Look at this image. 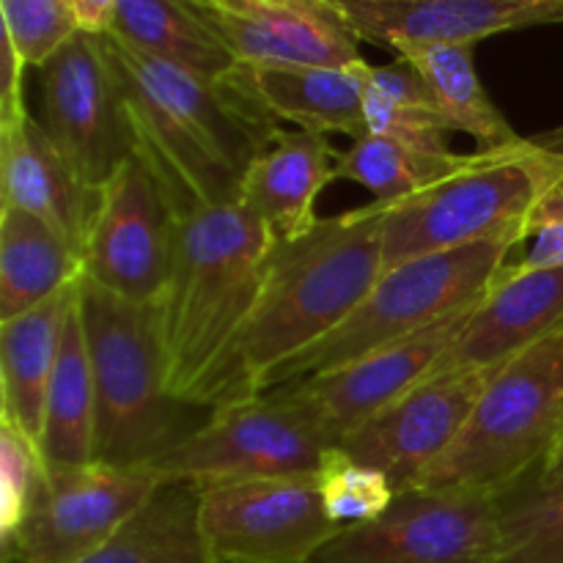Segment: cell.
I'll return each mask as SVG.
<instances>
[{
	"label": "cell",
	"mask_w": 563,
	"mask_h": 563,
	"mask_svg": "<svg viewBox=\"0 0 563 563\" xmlns=\"http://www.w3.org/2000/svg\"><path fill=\"white\" fill-rule=\"evenodd\" d=\"M388 207L372 201L275 242L251 313L192 390L190 405L212 412L256 399L284 363L333 333L383 275Z\"/></svg>",
	"instance_id": "cell-1"
},
{
	"label": "cell",
	"mask_w": 563,
	"mask_h": 563,
	"mask_svg": "<svg viewBox=\"0 0 563 563\" xmlns=\"http://www.w3.org/2000/svg\"><path fill=\"white\" fill-rule=\"evenodd\" d=\"M124 91L135 154L152 168L174 214L240 201L253 159L280 132L229 75L207 80L102 33Z\"/></svg>",
	"instance_id": "cell-2"
},
{
	"label": "cell",
	"mask_w": 563,
	"mask_h": 563,
	"mask_svg": "<svg viewBox=\"0 0 563 563\" xmlns=\"http://www.w3.org/2000/svg\"><path fill=\"white\" fill-rule=\"evenodd\" d=\"M275 236L242 201L176 218L174 264L159 308L168 388L190 401L251 313Z\"/></svg>",
	"instance_id": "cell-3"
},
{
	"label": "cell",
	"mask_w": 563,
	"mask_h": 563,
	"mask_svg": "<svg viewBox=\"0 0 563 563\" xmlns=\"http://www.w3.org/2000/svg\"><path fill=\"white\" fill-rule=\"evenodd\" d=\"M80 319L97 390L93 462L154 467L190 438L209 410L168 388L159 308L80 278Z\"/></svg>",
	"instance_id": "cell-4"
},
{
	"label": "cell",
	"mask_w": 563,
	"mask_h": 563,
	"mask_svg": "<svg viewBox=\"0 0 563 563\" xmlns=\"http://www.w3.org/2000/svg\"><path fill=\"white\" fill-rule=\"evenodd\" d=\"M563 170V152L542 135L467 154L449 179L394 203L383 223V273L412 258L498 240H526L539 198Z\"/></svg>",
	"instance_id": "cell-5"
},
{
	"label": "cell",
	"mask_w": 563,
	"mask_h": 563,
	"mask_svg": "<svg viewBox=\"0 0 563 563\" xmlns=\"http://www.w3.org/2000/svg\"><path fill=\"white\" fill-rule=\"evenodd\" d=\"M563 438V330L493 372L465 429L418 487L506 495Z\"/></svg>",
	"instance_id": "cell-6"
},
{
	"label": "cell",
	"mask_w": 563,
	"mask_h": 563,
	"mask_svg": "<svg viewBox=\"0 0 563 563\" xmlns=\"http://www.w3.org/2000/svg\"><path fill=\"white\" fill-rule=\"evenodd\" d=\"M522 242L498 240L412 258L385 269L355 311L311 350L300 352L269 377L267 390L335 372L368 352L407 339L460 308L471 306L509 264Z\"/></svg>",
	"instance_id": "cell-7"
},
{
	"label": "cell",
	"mask_w": 563,
	"mask_h": 563,
	"mask_svg": "<svg viewBox=\"0 0 563 563\" xmlns=\"http://www.w3.org/2000/svg\"><path fill=\"white\" fill-rule=\"evenodd\" d=\"M330 443L284 388L218 407L152 467L159 482L196 487L251 478L317 476Z\"/></svg>",
	"instance_id": "cell-8"
},
{
	"label": "cell",
	"mask_w": 563,
	"mask_h": 563,
	"mask_svg": "<svg viewBox=\"0 0 563 563\" xmlns=\"http://www.w3.org/2000/svg\"><path fill=\"white\" fill-rule=\"evenodd\" d=\"M308 563H500V495L405 489L379 520L341 531Z\"/></svg>",
	"instance_id": "cell-9"
},
{
	"label": "cell",
	"mask_w": 563,
	"mask_h": 563,
	"mask_svg": "<svg viewBox=\"0 0 563 563\" xmlns=\"http://www.w3.org/2000/svg\"><path fill=\"white\" fill-rule=\"evenodd\" d=\"M198 493L212 563H308L341 533L324 511L317 476L220 482Z\"/></svg>",
	"instance_id": "cell-10"
},
{
	"label": "cell",
	"mask_w": 563,
	"mask_h": 563,
	"mask_svg": "<svg viewBox=\"0 0 563 563\" xmlns=\"http://www.w3.org/2000/svg\"><path fill=\"white\" fill-rule=\"evenodd\" d=\"M174 240V207L152 168L132 154L99 192L82 278L124 300L157 306L168 289Z\"/></svg>",
	"instance_id": "cell-11"
},
{
	"label": "cell",
	"mask_w": 563,
	"mask_h": 563,
	"mask_svg": "<svg viewBox=\"0 0 563 563\" xmlns=\"http://www.w3.org/2000/svg\"><path fill=\"white\" fill-rule=\"evenodd\" d=\"M44 130L77 174L102 187L135 154L124 91L102 33H75L42 66Z\"/></svg>",
	"instance_id": "cell-12"
},
{
	"label": "cell",
	"mask_w": 563,
	"mask_h": 563,
	"mask_svg": "<svg viewBox=\"0 0 563 563\" xmlns=\"http://www.w3.org/2000/svg\"><path fill=\"white\" fill-rule=\"evenodd\" d=\"M495 368H451L429 374L366 423L339 449L390 478L396 493L421 484L465 429Z\"/></svg>",
	"instance_id": "cell-13"
},
{
	"label": "cell",
	"mask_w": 563,
	"mask_h": 563,
	"mask_svg": "<svg viewBox=\"0 0 563 563\" xmlns=\"http://www.w3.org/2000/svg\"><path fill=\"white\" fill-rule=\"evenodd\" d=\"M159 487L152 467L108 462L49 471V482L14 544L27 563H77L102 548ZM3 550V553H9Z\"/></svg>",
	"instance_id": "cell-14"
},
{
	"label": "cell",
	"mask_w": 563,
	"mask_h": 563,
	"mask_svg": "<svg viewBox=\"0 0 563 563\" xmlns=\"http://www.w3.org/2000/svg\"><path fill=\"white\" fill-rule=\"evenodd\" d=\"M471 306L460 308L451 317L394 341L388 346L368 352L335 372L317 374V377L297 379V383L280 385L291 396L297 407L317 423L330 449H339L341 440L366 423L374 412L388 407L418 383L438 372L440 361L460 330L465 328Z\"/></svg>",
	"instance_id": "cell-15"
},
{
	"label": "cell",
	"mask_w": 563,
	"mask_h": 563,
	"mask_svg": "<svg viewBox=\"0 0 563 563\" xmlns=\"http://www.w3.org/2000/svg\"><path fill=\"white\" fill-rule=\"evenodd\" d=\"M236 64L350 66L361 58L344 0H181Z\"/></svg>",
	"instance_id": "cell-16"
},
{
	"label": "cell",
	"mask_w": 563,
	"mask_h": 563,
	"mask_svg": "<svg viewBox=\"0 0 563 563\" xmlns=\"http://www.w3.org/2000/svg\"><path fill=\"white\" fill-rule=\"evenodd\" d=\"M563 330V264L509 262L473 302L438 372L498 368Z\"/></svg>",
	"instance_id": "cell-17"
},
{
	"label": "cell",
	"mask_w": 563,
	"mask_h": 563,
	"mask_svg": "<svg viewBox=\"0 0 563 563\" xmlns=\"http://www.w3.org/2000/svg\"><path fill=\"white\" fill-rule=\"evenodd\" d=\"M344 9L361 42L396 55L563 22V0H344Z\"/></svg>",
	"instance_id": "cell-18"
},
{
	"label": "cell",
	"mask_w": 563,
	"mask_h": 563,
	"mask_svg": "<svg viewBox=\"0 0 563 563\" xmlns=\"http://www.w3.org/2000/svg\"><path fill=\"white\" fill-rule=\"evenodd\" d=\"M99 192L77 174L31 113L0 124V207L22 209L53 225L82 256Z\"/></svg>",
	"instance_id": "cell-19"
},
{
	"label": "cell",
	"mask_w": 563,
	"mask_h": 563,
	"mask_svg": "<svg viewBox=\"0 0 563 563\" xmlns=\"http://www.w3.org/2000/svg\"><path fill=\"white\" fill-rule=\"evenodd\" d=\"M366 60L350 66H253L236 64L231 80L245 88L275 121H289L319 135H366Z\"/></svg>",
	"instance_id": "cell-20"
},
{
	"label": "cell",
	"mask_w": 563,
	"mask_h": 563,
	"mask_svg": "<svg viewBox=\"0 0 563 563\" xmlns=\"http://www.w3.org/2000/svg\"><path fill=\"white\" fill-rule=\"evenodd\" d=\"M335 157L328 135L280 130L247 168L240 201L275 240H295L319 223L317 201L335 179Z\"/></svg>",
	"instance_id": "cell-21"
},
{
	"label": "cell",
	"mask_w": 563,
	"mask_h": 563,
	"mask_svg": "<svg viewBox=\"0 0 563 563\" xmlns=\"http://www.w3.org/2000/svg\"><path fill=\"white\" fill-rule=\"evenodd\" d=\"M80 295V280L42 306L0 322V396L3 423L42 449L44 410L60 341Z\"/></svg>",
	"instance_id": "cell-22"
},
{
	"label": "cell",
	"mask_w": 563,
	"mask_h": 563,
	"mask_svg": "<svg viewBox=\"0 0 563 563\" xmlns=\"http://www.w3.org/2000/svg\"><path fill=\"white\" fill-rule=\"evenodd\" d=\"M80 278V251L53 225L0 207V322L42 306Z\"/></svg>",
	"instance_id": "cell-23"
},
{
	"label": "cell",
	"mask_w": 563,
	"mask_h": 563,
	"mask_svg": "<svg viewBox=\"0 0 563 563\" xmlns=\"http://www.w3.org/2000/svg\"><path fill=\"white\" fill-rule=\"evenodd\" d=\"M198 506L196 484L159 482L152 498L102 548L77 563H212Z\"/></svg>",
	"instance_id": "cell-24"
},
{
	"label": "cell",
	"mask_w": 563,
	"mask_h": 563,
	"mask_svg": "<svg viewBox=\"0 0 563 563\" xmlns=\"http://www.w3.org/2000/svg\"><path fill=\"white\" fill-rule=\"evenodd\" d=\"M93 443H97V390H93L91 357H88L80 302H77L66 324L53 383H49L42 456L49 471L88 465L93 462Z\"/></svg>",
	"instance_id": "cell-25"
},
{
	"label": "cell",
	"mask_w": 563,
	"mask_h": 563,
	"mask_svg": "<svg viewBox=\"0 0 563 563\" xmlns=\"http://www.w3.org/2000/svg\"><path fill=\"white\" fill-rule=\"evenodd\" d=\"M110 36L207 80H223L236 58L181 0H119Z\"/></svg>",
	"instance_id": "cell-26"
},
{
	"label": "cell",
	"mask_w": 563,
	"mask_h": 563,
	"mask_svg": "<svg viewBox=\"0 0 563 563\" xmlns=\"http://www.w3.org/2000/svg\"><path fill=\"white\" fill-rule=\"evenodd\" d=\"M473 47L476 44H427L407 49L396 58H407L416 66L451 130L471 135L478 152L515 146L522 135L509 124L478 80Z\"/></svg>",
	"instance_id": "cell-27"
},
{
	"label": "cell",
	"mask_w": 563,
	"mask_h": 563,
	"mask_svg": "<svg viewBox=\"0 0 563 563\" xmlns=\"http://www.w3.org/2000/svg\"><path fill=\"white\" fill-rule=\"evenodd\" d=\"M467 163V154L456 152H427L396 137L372 135L352 141L346 152L335 157V179L355 181L366 187L379 203H399L405 198L429 190L438 181Z\"/></svg>",
	"instance_id": "cell-28"
},
{
	"label": "cell",
	"mask_w": 563,
	"mask_h": 563,
	"mask_svg": "<svg viewBox=\"0 0 563 563\" xmlns=\"http://www.w3.org/2000/svg\"><path fill=\"white\" fill-rule=\"evenodd\" d=\"M366 132L396 137L427 152H454L451 135L454 130L434 104L427 82L407 58L394 64L368 66L366 93Z\"/></svg>",
	"instance_id": "cell-29"
},
{
	"label": "cell",
	"mask_w": 563,
	"mask_h": 563,
	"mask_svg": "<svg viewBox=\"0 0 563 563\" xmlns=\"http://www.w3.org/2000/svg\"><path fill=\"white\" fill-rule=\"evenodd\" d=\"M500 563H563V487L500 495Z\"/></svg>",
	"instance_id": "cell-30"
},
{
	"label": "cell",
	"mask_w": 563,
	"mask_h": 563,
	"mask_svg": "<svg viewBox=\"0 0 563 563\" xmlns=\"http://www.w3.org/2000/svg\"><path fill=\"white\" fill-rule=\"evenodd\" d=\"M317 482L324 511L339 531L379 520L399 495L385 473L363 465L344 449L328 451L322 471L317 473Z\"/></svg>",
	"instance_id": "cell-31"
},
{
	"label": "cell",
	"mask_w": 563,
	"mask_h": 563,
	"mask_svg": "<svg viewBox=\"0 0 563 563\" xmlns=\"http://www.w3.org/2000/svg\"><path fill=\"white\" fill-rule=\"evenodd\" d=\"M47 482L49 467L42 449L22 432L0 423V553L14 544Z\"/></svg>",
	"instance_id": "cell-32"
},
{
	"label": "cell",
	"mask_w": 563,
	"mask_h": 563,
	"mask_svg": "<svg viewBox=\"0 0 563 563\" xmlns=\"http://www.w3.org/2000/svg\"><path fill=\"white\" fill-rule=\"evenodd\" d=\"M3 33L27 66H44L80 33L69 0H0Z\"/></svg>",
	"instance_id": "cell-33"
},
{
	"label": "cell",
	"mask_w": 563,
	"mask_h": 563,
	"mask_svg": "<svg viewBox=\"0 0 563 563\" xmlns=\"http://www.w3.org/2000/svg\"><path fill=\"white\" fill-rule=\"evenodd\" d=\"M542 137L550 146L563 152V126L553 132H544ZM522 245H528V251L520 258V264H528V267H555V264H563V170L559 179L548 187V192L539 198L537 209H533L531 220H528Z\"/></svg>",
	"instance_id": "cell-34"
},
{
	"label": "cell",
	"mask_w": 563,
	"mask_h": 563,
	"mask_svg": "<svg viewBox=\"0 0 563 563\" xmlns=\"http://www.w3.org/2000/svg\"><path fill=\"white\" fill-rule=\"evenodd\" d=\"M25 60L20 58L11 38L3 33V64H0V124L25 115V102H22V71Z\"/></svg>",
	"instance_id": "cell-35"
},
{
	"label": "cell",
	"mask_w": 563,
	"mask_h": 563,
	"mask_svg": "<svg viewBox=\"0 0 563 563\" xmlns=\"http://www.w3.org/2000/svg\"><path fill=\"white\" fill-rule=\"evenodd\" d=\"M77 25L86 33H108L119 0H69Z\"/></svg>",
	"instance_id": "cell-36"
},
{
	"label": "cell",
	"mask_w": 563,
	"mask_h": 563,
	"mask_svg": "<svg viewBox=\"0 0 563 563\" xmlns=\"http://www.w3.org/2000/svg\"><path fill=\"white\" fill-rule=\"evenodd\" d=\"M526 484H531L533 489H542V493H550V489H561L563 487V438L559 440V445L553 449V454L544 460V465L539 467L537 476L528 478Z\"/></svg>",
	"instance_id": "cell-37"
},
{
	"label": "cell",
	"mask_w": 563,
	"mask_h": 563,
	"mask_svg": "<svg viewBox=\"0 0 563 563\" xmlns=\"http://www.w3.org/2000/svg\"><path fill=\"white\" fill-rule=\"evenodd\" d=\"M0 563H27L16 550H9V553H0Z\"/></svg>",
	"instance_id": "cell-38"
}]
</instances>
